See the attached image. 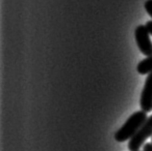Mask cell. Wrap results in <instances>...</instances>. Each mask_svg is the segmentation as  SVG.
I'll list each match as a JSON object with an SVG mask.
<instances>
[{
    "label": "cell",
    "mask_w": 152,
    "mask_h": 151,
    "mask_svg": "<svg viewBox=\"0 0 152 151\" xmlns=\"http://www.w3.org/2000/svg\"><path fill=\"white\" fill-rule=\"evenodd\" d=\"M139 151H140V150H139Z\"/></svg>",
    "instance_id": "10"
},
{
    "label": "cell",
    "mask_w": 152,
    "mask_h": 151,
    "mask_svg": "<svg viewBox=\"0 0 152 151\" xmlns=\"http://www.w3.org/2000/svg\"><path fill=\"white\" fill-rule=\"evenodd\" d=\"M145 26H146L147 30H148L149 34L152 36V21H147V22H146V24H145Z\"/></svg>",
    "instance_id": "8"
},
{
    "label": "cell",
    "mask_w": 152,
    "mask_h": 151,
    "mask_svg": "<svg viewBox=\"0 0 152 151\" xmlns=\"http://www.w3.org/2000/svg\"><path fill=\"white\" fill-rule=\"evenodd\" d=\"M145 25H139L135 29V39L141 53L146 57L152 55V42Z\"/></svg>",
    "instance_id": "3"
},
{
    "label": "cell",
    "mask_w": 152,
    "mask_h": 151,
    "mask_svg": "<svg viewBox=\"0 0 152 151\" xmlns=\"http://www.w3.org/2000/svg\"><path fill=\"white\" fill-rule=\"evenodd\" d=\"M145 9L150 17L152 18V0H147L145 3Z\"/></svg>",
    "instance_id": "6"
},
{
    "label": "cell",
    "mask_w": 152,
    "mask_h": 151,
    "mask_svg": "<svg viewBox=\"0 0 152 151\" xmlns=\"http://www.w3.org/2000/svg\"><path fill=\"white\" fill-rule=\"evenodd\" d=\"M137 71L141 75H148L152 72V55L142 59L137 66Z\"/></svg>",
    "instance_id": "5"
},
{
    "label": "cell",
    "mask_w": 152,
    "mask_h": 151,
    "mask_svg": "<svg viewBox=\"0 0 152 151\" xmlns=\"http://www.w3.org/2000/svg\"><path fill=\"white\" fill-rule=\"evenodd\" d=\"M151 142H152V137H151Z\"/></svg>",
    "instance_id": "9"
},
{
    "label": "cell",
    "mask_w": 152,
    "mask_h": 151,
    "mask_svg": "<svg viewBox=\"0 0 152 151\" xmlns=\"http://www.w3.org/2000/svg\"><path fill=\"white\" fill-rule=\"evenodd\" d=\"M140 106L142 110L149 113L152 110V72L147 75L145 86L141 94Z\"/></svg>",
    "instance_id": "4"
},
{
    "label": "cell",
    "mask_w": 152,
    "mask_h": 151,
    "mask_svg": "<svg viewBox=\"0 0 152 151\" xmlns=\"http://www.w3.org/2000/svg\"><path fill=\"white\" fill-rule=\"evenodd\" d=\"M142 151H152V142H146L143 144Z\"/></svg>",
    "instance_id": "7"
},
{
    "label": "cell",
    "mask_w": 152,
    "mask_h": 151,
    "mask_svg": "<svg viewBox=\"0 0 152 151\" xmlns=\"http://www.w3.org/2000/svg\"><path fill=\"white\" fill-rule=\"evenodd\" d=\"M147 114L143 110L136 112L126 120V122L115 133V140L118 142H123L131 140L142 124L146 121Z\"/></svg>",
    "instance_id": "1"
},
{
    "label": "cell",
    "mask_w": 152,
    "mask_h": 151,
    "mask_svg": "<svg viewBox=\"0 0 152 151\" xmlns=\"http://www.w3.org/2000/svg\"><path fill=\"white\" fill-rule=\"evenodd\" d=\"M152 137V115L146 119L137 134L128 142V149L130 151H139L148 138Z\"/></svg>",
    "instance_id": "2"
}]
</instances>
